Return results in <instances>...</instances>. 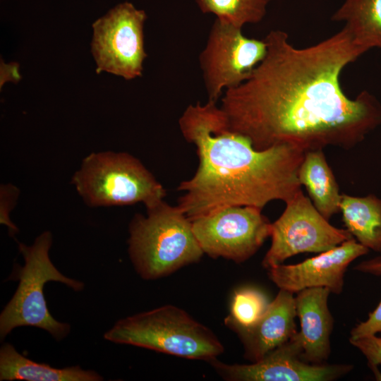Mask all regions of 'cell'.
I'll return each mask as SVG.
<instances>
[{
	"mask_svg": "<svg viewBox=\"0 0 381 381\" xmlns=\"http://www.w3.org/2000/svg\"><path fill=\"white\" fill-rule=\"evenodd\" d=\"M73 183L91 206L143 202L147 209L163 201L166 190L134 157L124 152L92 153L83 161Z\"/></svg>",
	"mask_w": 381,
	"mask_h": 381,
	"instance_id": "6",
	"label": "cell"
},
{
	"mask_svg": "<svg viewBox=\"0 0 381 381\" xmlns=\"http://www.w3.org/2000/svg\"><path fill=\"white\" fill-rule=\"evenodd\" d=\"M191 222L204 253L236 262L253 255L271 234L272 223L253 206H229Z\"/></svg>",
	"mask_w": 381,
	"mask_h": 381,
	"instance_id": "10",
	"label": "cell"
},
{
	"mask_svg": "<svg viewBox=\"0 0 381 381\" xmlns=\"http://www.w3.org/2000/svg\"><path fill=\"white\" fill-rule=\"evenodd\" d=\"M269 303L265 295L258 289H239L233 296L230 313L224 323L229 328L232 326L249 327L261 318Z\"/></svg>",
	"mask_w": 381,
	"mask_h": 381,
	"instance_id": "20",
	"label": "cell"
},
{
	"mask_svg": "<svg viewBox=\"0 0 381 381\" xmlns=\"http://www.w3.org/2000/svg\"><path fill=\"white\" fill-rule=\"evenodd\" d=\"M330 293L325 287H312L297 292L295 297L301 327L298 334L302 357L310 363H325L330 353L329 338L334 323L327 304Z\"/></svg>",
	"mask_w": 381,
	"mask_h": 381,
	"instance_id": "14",
	"label": "cell"
},
{
	"mask_svg": "<svg viewBox=\"0 0 381 381\" xmlns=\"http://www.w3.org/2000/svg\"><path fill=\"white\" fill-rule=\"evenodd\" d=\"M339 208L342 221L353 237L381 254V198L374 194L357 197L342 193Z\"/></svg>",
	"mask_w": 381,
	"mask_h": 381,
	"instance_id": "17",
	"label": "cell"
},
{
	"mask_svg": "<svg viewBox=\"0 0 381 381\" xmlns=\"http://www.w3.org/2000/svg\"><path fill=\"white\" fill-rule=\"evenodd\" d=\"M104 338L116 344L209 362L224 351L207 327L171 305L121 319L104 333Z\"/></svg>",
	"mask_w": 381,
	"mask_h": 381,
	"instance_id": "5",
	"label": "cell"
},
{
	"mask_svg": "<svg viewBox=\"0 0 381 381\" xmlns=\"http://www.w3.org/2000/svg\"><path fill=\"white\" fill-rule=\"evenodd\" d=\"M147 216L132 219L128 253L133 267L145 279H156L198 261L204 252L183 210L162 201L147 209Z\"/></svg>",
	"mask_w": 381,
	"mask_h": 381,
	"instance_id": "3",
	"label": "cell"
},
{
	"mask_svg": "<svg viewBox=\"0 0 381 381\" xmlns=\"http://www.w3.org/2000/svg\"><path fill=\"white\" fill-rule=\"evenodd\" d=\"M147 16L130 2L119 4L93 24L92 53L96 71L134 79L147 56L143 27Z\"/></svg>",
	"mask_w": 381,
	"mask_h": 381,
	"instance_id": "9",
	"label": "cell"
},
{
	"mask_svg": "<svg viewBox=\"0 0 381 381\" xmlns=\"http://www.w3.org/2000/svg\"><path fill=\"white\" fill-rule=\"evenodd\" d=\"M303 185L318 211L327 220L340 212L339 185L322 150L308 151L298 170Z\"/></svg>",
	"mask_w": 381,
	"mask_h": 381,
	"instance_id": "16",
	"label": "cell"
},
{
	"mask_svg": "<svg viewBox=\"0 0 381 381\" xmlns=\"http://www.w3.org/2000/svg\"><path fill=\"white\" fill-rule=\"evenodd\" d=\"M52 237L45 231L37 237L32 246L18 243L24 258L23 266L16 264L8 280H18L13 297L0 315V337L4 339L13 329L30 326L48 332L56 340L61 341L70 332L68 323L55 320L50 314L44 295V286L48 282L64 284L75 291H82L84 284L64 275L52 262L49 250Z\"/></svg>",
	"mask_w": 381,
	"mask_h": 381,
	"instance_id": "4",
	"label": "cell"
},
{
	"mask_svg": "<svg viewBox=\"0 0 381 381\" xmlns=\"http://www.w3.org/2000/svg\"><path fill=\"white\" fill-rule=\"evenodd\" d=\"M349 341L365 356L375 373H379L377 366L381 365V337L370 335L349 339Z\"/></svg>",
	"mask_w": 381,
	"mask_h": 381,
	"instance_id": "21",
	"label": "cell"
},
{
	"mask_svg": "<svg viewBox=\"0 0 381 381\" xmlns=\"http://www.w3.org/2000/svg\"><path fill=\"white\" fill-rule=\"evenodd\" d=\"M179 124L199 159L194 176L178 188L184 192L178 205L190 221L229 206L286 202L301 190L298 170L306 152L288 145L255 149L230 128L216 103L190 104Z\"/></svg>",
	"mask_w": 381,
	"mask_h": 381,
	"instance_id": "2",
	"label": "cell"
},
{
	"mask_svg": "<svg viewBox=\"0 0 381 381\" xmlns=\"http://www.w3.org/2000/svg\"><path fill=\"white\" fill-rule=\"evenodd\" d=\"M368 252V248L353 237L300 263L270 267L268 275L280 289L293 294L308 288L325 287L339 294L349 264Z\"/></svg>",
	"mask_w": 381,
	"mask_h": 381,
	"instance_id": "12",
	"label": "cell"
},
{
	"mask_svg": "<svg viewBox=\"0 0 381 381\" xmlns=\"http://www.w3.org/2000/svg\"><path fill=\"white\" fill-rule=\"evenodd\" d=\"M271 0H195L204 13H213L217 18L242 28L248 23L260 22Z\"/></svg>",
	"mask_w": 381,
	"mask_h": 381,
	"instance_id": "19",
	"label": "cell"
},
{
	"mask_svg": "<svg viewBox=\"0 0 381 381\" xmlns=\"http://www.w3.org/2000/svg\"><path fill=\"white\" fill-rule=\"evenodd\" d=\"M381 332V301L376 308L369 313L368 318L358 324L351 331L350 339L376 335Z\"/></svg>",
	"mask_w": 381,
	"mask_h": 381,
	"instance_id": "22",
	"label": "cell"
},
{
	"mask_svg": "<svg viewBox=\"0 0 381 381\" xmlns=\"http://www.w3.org/2000/svg\"><path fill=\"white\" fill-rule=\"evenodd\" d=\"M293 293L280 289L261 318L249 327L232 326L245 349L246 358L255 362L289 341L297 332Z\"/></svg>",
	"mask_w": 381,
	"mask_h": 381,
	"instance_id": "13",
	"label": "cell"
},
{
	"mask_svg": "<svg viewBox=\"0 0 381 381\" xmlns=\"http://www.w3.org/2000/svg\"><path fill=\"white\" fill-rule=\"evenodd\" d=\"M266 53L264 40L248 38L242 28L217 18L199 56L208 102L217 103L224 90L248 79Z\"/></svg>",
	"mask_w": 381,
	"mask_h": 381,
	"instance_id": "7",
	"label": "cell"
},
{
	"mask_svg": "<svg viewBox=\"0 0 381 381\" xmlns=\"http://www.w3.org/2000/svg\"><path fill=\"white\" fill-rule=\"evenodd\" d=\"M354 270L375 276H381V255L358 264Z\"/></svg>",
	"mask_w": 381,
	"mask_h": 381,
	"instance_id": "23",
	"label": "cell"
},
{
	"mask_svg": "<svg viewBox=\"0 0 381 381\" xmlns=\"http://www.w3.org/2000/svg\"><path fill=\"white\" fill-rule=\"evenodd\" d=\"M332 20L346 22L344 28L362 54L381 48V0H353L341 5Z\"/></svg>",
	"mask_w": 381,
	"mask_h": 381,
	"instance_id": "18",
	"label": "cell"
},
{
	"mask_svg": "<svg viewBox=\"0 0 381 381\" xmlns=\"http://www.w3.org/2000/svg\"><path fill=\"white\" fill-rule=\"evenodd\" d=\"M302 342L298 332L289 341L270 351L252 364L223 363L210 361L217 373L230 381H331L350 372L345 364H313L302 357Z\"/></svg>",
	"mask_w": 381,
	"mask_h": 381,
	"instance_id": "11",
	"label": "cell"
},
{
	"mask_svg": "<svg viewBox=\"0 0 381 381\" xmlns=\"http://www.w3.org/2000/svg\"><path fill=\"white\" fill-rule=\"evenodd\" d=\"M352 1H353V0H345V1H344V3L342 4V5H344V6L348 5V4H349Z\"/></svg>",
	"mask_w": 381,
	"mask_h": 381,
	"instance_id": "24",
	"label": "cell"
},
{
	"mask_svg": "<svg viewBox=\"0 0 381 381\" xmlns=\"http://www.w3.org/2000/svg\"><path fill=\"white\" fill-rule=\"evenodd\" d=\"M285 203L283 213L271 224L272 244L263 258L264 267L299 253H320L353 238L346 229L331 225L301 190Z\"/></svg>",
	"mask_w": 381,
	"mask_h": 381,
	"instance_id": "8",
	"label": "cell"
},
{
	"mask_svg": "<svg viewBox=\"0 0 381 381\" xmlns=\"http://www.w3.org/2000/svg\"><path fill=\"white\" fill-rule=\"evenodd\" d=\"M267 53L251 75L224 91L220 108L230 128L263 150L288 145L305 152L350 149L381 125V104L367 90L352 99L341 87L344 68L362 55L344 27L305 48L271 30Z\"/></svg>",
	"mask_w": 381,
	"mask_h": 381,
	"instance_id": "1",
	"label": "cell"
},
{
	"mask_svg": "<svg viewBox=\"0 0 381 381\" xmlns=\"http://www.w3.org/2000/svg\"><path fill=\"white\" fill-rule=\"evenodd\" d=\"M97 372L83 370L79 365L56 368L48 364L35 362L4 343L0 349V380L26 381H101Z\"/></svg>",
	"mask_w": 381,
	"mask_h": 381,
	"instance_id": "15",
	"label": "cell"
}]
</instances>
